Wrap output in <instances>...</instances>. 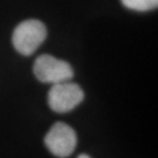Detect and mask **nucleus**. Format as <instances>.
Segmentation results:
<instances>
[{"mask_svg": "<svg viewBox=\"0 0 158 158\" xmlns=\"http://www.w3.org/2000/svg\"><path fill=\"white\" fill-rule=\"evenodd\" d=\"M47 31L42 22L28 20L19 24L12 34L15 48L23 56H30L42 44Z\"/></svg>", "mask_w": 158, "mask_h": 158, "instance_id": "nucleus-1", "label": "nucleus"}, {"mask_svg": "<svg viewBox=\"0 0 158 158\" xmlns=\"http://www.w3.org/2000/svg\"><path fill=\"white\" fill-rule=\"evenodd\" d=\"M83 99L84 94L81 87L70 80L53 84L47 96L49 107L58 113L71 111L78 106Z\"/></svg>", "mask_w": 158, "mask_h": 158, "instance_id": "nucleus-2", "label": "nucleus"}, {"mask_svg": "<svg viewBox=\"0 0 158 158\" xmlns=\"http://www.w3.org/2000/svg\"><path fill=\"white\" fill-rule=\"evenodd\" d=\"M34 74L43 83H60L73 77V69L67 62L49 55H41L36 59L33 67Z\"/></svg>", "mask_w": 158, "mask_h": 158, "instance_id": "nucleus-3", "label": "nucleus"}, {"mask_svg": "<svg viewBox=\"0 0 158 158\" xmlns=\"http://www.w3.org/2000/svg\"><path fill=\"white\" fill-rule=\"evenodd\" d=\"M44 143L52 154L65 158L74 152L77 145V135L71 126L64 122H56L46 134Z\"/></svg>", "mask_w": 158, "mask_h": 158, "instance_id": "nucleus-4", "label": "nucleus"}, {"mask_svg": "<svg viewBox=\"0 0 158 158\" xmlns=\"http://www.w3.org/2000/svg\"><path fill=\"white\" fill-rule=\"evenodd\" d=\"M121 2L125 7L137 11H148L158 5V0H121Z\"/></svg>", "mask_w": 158, "mask_h": 158, "instance_id": "nucleus-5", "label": "nucleus"}, {"mask_svg": "<svg viewBox=\"0 0 158 158\" xmlns=\"http://www.w3.org/2000/svg\"><path fill=\"white\" fill-rule=\"evenodd\" d=\"M77 158H90L88 155H85V154H81V155H79Z\"/></svg>", "mask_w": 158, "mask_h": 158, "instance_id": "nucleus-6", "label": "nucleus"}]
</instances>
